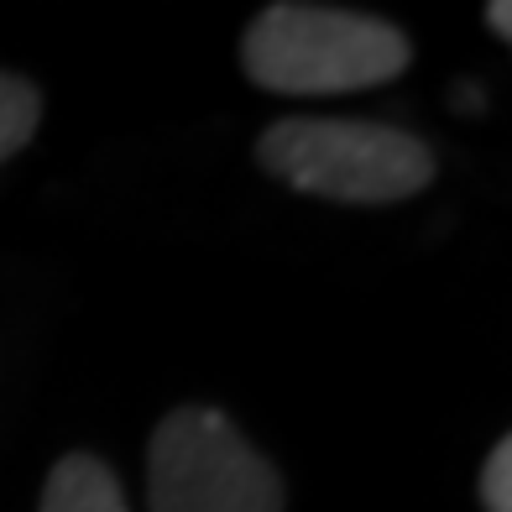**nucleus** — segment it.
<instances>
[{
  "instance_id": "f257e3e1",
  "label": "nucleus",
  "mask_w": 512,
  "mask_h": 512,
  "mask_svg": "<svg viewBox=\"0 0 512 512\" xmlns=\"http://www.w3.org/2000/svg\"><path fill=\"white\" fill-rule=\"evenodd\" d=\"M408 58L413 48L392 21L298 0L256 11L241 37L246 79L272 95H351L398 79Z\"/></svg>"
},
{
  "instance_id": "423d86ee",
  "label": "nucleus",
  "mask_w": 512,
  "mask_h": 512,
  "mask_svg": "<svg viewBox=\"0 0 512 512\" xmlns=\"http://www.w3.org/2000/svg\"><path fill=\"white\" fill-rule=\"evenodd\" d=\"M481 507L486 512H512V439H497L492 460L481 471Z\"/></svg>"
},
{
  "instance_id": "6e6552de",
  "label": "nucleus",
  "mask_w": 512,
  "mask_h": 512,
  "mask_svg": "<svg viewBox=\"0 0 512 512\" xmlns=\"http://www.w3.org/2000/svg\"><path fill=\"white\" fill-rule=\"evenodd\" d=\"M460 110H481V89L476 84H460Z\"/></svg>"
},
{
  "instance_id": "39448f33",
  "label": "nucleus",
  "mask_w": 512,
  "mask_h": 512,
  "mask_svg": "<svg viewBox=\"0 0 512 512\" xmlns=\"http://www.w3.org/2000/svg\"><path fill=\"white\" fill-rule=\"evenodd\" d=\"M37 121H42V95L32 89V79L0 68V162H11L32 142Z\"/></svg>"
},
{
  "instance_id": "0eeeda50",
  "label": "nucleus",
  "mask_w": 512,
  "mask_h": 512,
  "mask_svg": "<svg viewBox=\"0 0 512 512\" xmlns=\"http://www.w3.org/2000/svg\"><path fill=\"white\" fill-rule=\"evenodd\" d=\"M486 27H492L502 42L512 37V6H507V0H497V6H486Z\"/></svg>"
},
{
  "instance_id": "f03ea898",
  "label": "nucleus",
  "mask_w": 512,
  "mask_h": 512,
  "mask_svg": "<svg viewBox=\"0 0 512 512\" xmlns=\"http://www.w3.org/2000/svg\"><path fill=\"white\" fill-rule=\"evenodd\" d=\"M256 162L293 194L335 204H398L434 183V152L382 121L288 115L262 131Z\"/></svg>"
},
{
  "instance_id": "7ed1b4c3",
  "label": "nucleus",
  "mask_w": 512,
  "mask_h": 512,
  "mask_svg": "<svg viewBox=\"0 0 512 512\" xmlns=\"http://www.w3.org/2000/svg\"><path fill=\"white\" fill-rule=\"evenodd\" d=\"M152 512H283V476L220 408H173L147 450Z\"/></svg>"
},
{
  "instance_id": "20e7f679",
  "label": "nucleus",
  "mask_w": 512,
  "mask_h": 512,
  "mask_svg": "<svg viewBox=\"0 0 512 512\" xmlns=\"http://www.w3.org/2000/svg\"><path fill=\"white\" fill-rule=\"evenodd\" d=\"M37 512H126V497H121V481H115V471L105 460L74 450L53 465Z\"/></svg>"
}]
</instances>
